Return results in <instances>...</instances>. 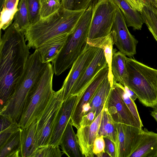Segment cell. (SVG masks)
I'll return each mask as SVG.
<instances>
[{"mask_svg": "<svg viewBox=\"0 0 157 157\" xmlns=\"http://www.w3.org/2000/svg\"><path fill=\"white\" fill-rule=\"evenodd\" d=\"M127 57L116 48L113 49L111 69L113 81L122 84L126 75Z\"/></svg>", "mask_w": 157, "mask_h": 157, "instance_id": "obj_24", "label": "cell"}, {"mask_svg": "<svg viewBox=\"0 0 157 157\" xmlns=\"http://www.w3.org/2000/svg\"><path fill=\"white\" fill-rule=\"evenodd\" d=\"M21 128L17 122H14L10 127L0 132V148L15 133Z\"/></svg>", "mask_w": 157, "mask_h": 157, "instance_id": "obj_35", "label": "cell"}, {"mask_svg": "<svg viewBox=\"0 0 157 157\" xmlns=\"http://www.w3.org/2000/svg\"><path fill=\"white\" fill-rule=\"evenodd\" d=\"M124 16L127 27L140 30L144 23L140 12L132 8L126 0H113Z\"/></svg>", "mask_w": 157, "mask_h": 157, "instance_id": "obj_23", "label": "cell"}, {"mask_svg": "<svg viewBox=\"0 0 157 157\" xmlns=\"http://www.w3.org/2000/svg\"><path fill=\"white\" fill-rule=\"evenodd\" d=\"M63 101L62 89L54 91L47 107L38 119L36 135L37 149L49 144L55 122Z\"/></svg>", "mask_w": 157, "mask_h": 157, "instance_id": "obj_8", "label": "cell"}, {"mask_svg": "<svg viewBox=\"0 0 157 157\" xmlns=\"http://www.w3.org/2000/svg\"><path fill=\"white\" fill-rule=\"evenodd\" d=\"M0 116L1 132L10 127L14 122L10 118L6 116L0 114Z\"/></svg>", "mask_w": 157, "mask_h": 157, "instance_id": "obj_39", "label": "cell"}, {"mask_svg": "<svg viewBox=\"0 0 157 157\" xmlns=\"http://www.w3.org/2000/svg\"><path fill=\"white\" fill-rule=\"evenodd\" d=\"M150 114L157 122V105L153 108V110L151 111Z\"/></svg>", "mask_w": 157, "mask_h": 157, "instance_id": "obj_43", "label": "cell"}, {"mask_svg": "<svg viewBox=\"0 0 157 157\" xmlns=\"http://www.w3.org/2000/svg\"><path fill=\"white\" fill-rule=\"evenodd\" d=\"M77 98V95L71 96L63 101L55 122L49 144L55 147L60 145L62 136L71 119Z\"/></svg>", "mask_w": 157, "mask_h": 157, "instance_id": "obj_15", "label": "cell"}, {"mask_svg": "<svg viewBox=\"0 0 157 157\" xmlns=\"http://www.w3.org/2000/svg\"><path fill=\"white\" fill-rule=\"evenodd\" d=\"M71 119L63 132L60 143L62 152L68 157H84L82 154Z\"/></svg>", "mask_w": 157, "mask_h": 157, "instance_id": "obj_19", "label": "cell"}, {"mask_svg": "<svg viewBox=\"0 0 157 157\" xmlns=\"http://www.w3.org/2000/svg\"><path fill=\"white\" fill-rule=\"evenodd\" d=\"M19 0H4L0 8V29L5 30L12 23Z\"/></svg>", "mask_w": 157, "mask_h": 157, "instance_id": "obj_26", "label": "cell"}, {"mask_svg": "<svg viewBox=\"0 0 157 157\" xmlns=\"http://www.w3.org/2000/svg\"><path fill=\"white\" fill-rule=\"evenodd\" d=\"M108 65L103 49L98 48L94 58L74 84L70 96L80 94L98 73Z\"/></svg>", "mask_w": 157, "mask_h": 157, "instance_id": "obj_14", "label": "cell"}, {"mask_svg": "<svg viewBox=\"0 0 157 157\" xmlns=\"http://www.w3.org/2000/svg\"><path fill=\"white\" fill-rule=\"evenodd\" d=\"M112 30L116 33V39L115 44L119 51L130 57L135 55L138 40L129 32L125 17L119 9Z\"/></svg>", "mask_w": 157, "mask_h": 157, "instance_id": "obj_13", "label": "cell"}, {"mask_svg": "<svg viewBox=\"0 0 157 157\" xmlns=\"http://www.w3.org/2000/svg\"><path fill=\"white\" fill-rule=\"evenodd\" d=\"M95 119V114L93 112H90L84 115L81 119L80 124V127H85L91 125Z\"/></svg>", "mask_w": 157, "mask_h": 157, "instance_id": "obj_38", "label": "cell"}, {"mask_svg": "<svg viewBox=\"0 0 157 157\" xmlns=\"http://www.w3.org/2000/svg\"><path fill=\"white\" fill-rule=\"evenodd\" d=\"M104 138L105 141V152L110 157H116L115 143L111 140Z\"/></svg>", "mask_w": 157, "mask_h": 157, "instance_id": "obj_37", "label": "cell"}, {"mask_svg": "<svg viewBox=\"0 0 157 157\" xmlns=\"http://www.w3.org/2000/svg\"><path fill=\"white\" fill-rule=\"evenodd\" d=\"M0 42V108L13 94L30 56L24 32L12 23Z\"/></svg>", "mask_w": 157, "mask_h": 157, "instance_id": "obj_1", "label": "cell"}, {"mask_svg": "<svg viewBox=\"0 0 157 157\" xmlns=\"http://www.w3.org/2000/svg\"><path fill=\"white\" fill-rule=\"evenodd\" d=\"M38 119L21 129V157H31L37 149L36 132Z\"/></svg>", "mask_w": 157, "mask_h": 157, "instance_id": "obj_20", "label": "cell"}, {"mask_svg": "<svg viewBox=\"0 0 157 157\" xmlns=\"http://www.w3.org/2000/svg\"><path fill=\"white\" fill-rule=\"evenodd\" d=\"M126 68L122 85L133 91L143 105L153 108L157 105V70L127 57Z\"/></svg>", "mask_w": 157, "mask_h": 157, "instance_id": "obj_4", "label": "cell"}, {"mask_svg": "<svg viewBox=\"0 0 157 157\" xmlns=\"http://www.w3.org/2000/svg\"><path fill=\"white\" fill-rule=\"evenodd\" d=\"M124 86L126 92L128 96L134 101H135L137 98V97L136 94L127 86Z\"/></svg>", "mask_w": 157, "mask_h": 157, "instance_id": "obj_41", "label": "cell"}, {"mask_svg": "<svg viewBox=\"0 0 157 157\" xmlns=\"http://www.w3.org/2000/svg\"><path fill=\"white\" fill-rule=\"evenodd\" d=\"M115 123L107 109L104 106L97 136H102L115 144L117 136Z\"/></svg>", "mask_w": 157, "mask_h": 157, "instance_id": "obj_25", "label": "cell"}, {"mask_svg": "<svg viewBox=\"0 0 157 157\" xmlns=\"http://www.w3.org/2000/svg\"><path fill=\"white\" fill-rule=\"evenodd\" d=\"M85 10L72 11L62 6L49 16L41 18L25 32L28 47L36 49L54 38L69 34Z\"/></svg>", "mask_w": 157, "mask_h": 157, "instance_id": "obj_2", "label": "cell"}, {"mask_svg": "<svg viewBox=\"0 0 157 157\" xmlns=\"http://www.w3.org/2000/svg\"><path fill=\"white\" fill-rule=\"evenodd\" d=\"M115 32L112 30L110 34L102 38L90 41L87 43L90 46L102 48L109 68L108 77L112 86L113 83V77L112 73L111 64L112 58L113 45L116 41Z\"/></svg>", "mask_w": 157, "mask_h": 157, "instance_id": "obj_22", "label": "cell"}, {"mask_svg": "<svg viewBox=\"0 0 157 157\" xmlns=\"http://www.w3.org/2000/svg\"></svg>", "mask_w": 157, "mask_h": 157, "instance_id": "obj_44", "label": "cell"}, {"mask_svg": "<svg viewBox=\"0 0 157 157\" xmlns=\"http://www.w3.org/2000/svg\"><path fill=\"white\" fill-rule=\"evenodd\" d=\"M21 129L15 133L0 148V157H21Z\"/></svg>", "mask_w": 157, "mask_h": 157, "instance_id": "obj_27", "label": "cell"}, {"mask_svg": "<svg viewBox=\"0 0 157 157\" xmlns=\"http://www.w3.org/2000/svg\"><path fill=\"white\" fill-rule=\"evenodd\" d=\"M109 71L108 65L98 73L84 90L78 96L71 117L72 125L77 129L80 127L81 119L89 103L101 83L108 75Z\"/></svg>", "mask_w": 157, "mask_h": 157, "instance_id": "obj_10", "label": "cell"}, {"mask_svg": "<svg viewBox=\"0 0 157 157\" xmlns=\"http://www.w3.org/2000/svg\"><path fill=\"white\" fill-rule=\"evenodd\" d=\"M143 1L144 4L157 9V0H143Z\"/></svg>", "mask_w": 157, "mask_h": 157, "instance_id": "obj_42", "label": "cell"}, {"mask_svg": "<svg viewBox=\"0 0 157 157\" xmlns=\"http://www.w3.org/2000/svg\"><path fill=\"white\" fill-rule=\"evenodd\" d=\"M93 6L86 9L73 31L68 35L56 59L52 62L54 74L59 76L71 67L84 50L92 18Z\"/></svg>", "mask_w": 157, "mask_h": 157, "instance_id": "obj_5", "label": "cell"}, {"mask_svg": "<svg viewBox=\"0 0 157 157\" xmlns=\"http://www.w3.org/2000/svg\"><path fill=\"white\" fill-rule=\"evenodd\" d=\"M130 157H157V133L143 129Z\"/></svg>", "mask_w": 157, "mask_h": 157, "instance_id": "obj_17", "label": "cell"}, {"mask_svg": "<svg viewBox=\"0 0 157 157\" xmlns=\"http://www.w3.org/2000/svg\"><path fill=\"white\" fill-rule=\"evenodd\" d=\"M69 34H64L54 38L37 49L43 63L52 62L56 59Z\"/></svg>", "mask_w": 157, "mask_h": 157, "instance_id": "obj_21", "label": "cell"}, {"mask_svg": "<svg viewBox=\"0 0 157 157\" xmlns=\"http://www.w3.org/2000/svg\"><path fill=\"white\" fill-rule=\"evenodd\" d=\"M98 48L87 44L84 50L73 63L61 87L63 101L70 96L74 84L94 58Z\"/></svg>", "mask_w": 157, "mask_h": 157, "instance_id": "obj_11", "label": "cell"}, {"mask_svg": "<svg viewBox=\"0 0 157 157\" xmlns=\"http://www.w3.org/2000/svg\"><path fill=\"white\" fill-rule=\"evenodd\" d=\"M62 152L59 146L55 147L48 144L38 147L31 157H61Z\"/></svg>", "mask_w": 157, "mask_h": 157, "instance_id": "obj_32", "label": "cell"}, {"mask_svg": "<svg viewBox=\"0 0 157 157\" xmlns=\"http://www.w3.org/2000/svg\"><path fill=\"white\" fill-rule=\"evenodd\" d=\"M114 82L118 87L124 101L133 115L140 128H142L143 125L134 101L131 98L127 93L124 89V86L123 85L119 82Z\"/></svg>", "mask_w": 157, "mask_h": 157, "instance_id": "obj_30", "label": "cell"}, {"mask_svg": "<svg viewBox=\"0 0 157 157\" xmlns=\"http://www.w3.org/2000/svg\"><path fill=\"white\" fill-rule=\"evenodd\" d=\"M105 107L115 123L124 124L142 128L124 101L118 87L114 82Z\"/></svg>", "mask_w": 157, "mask_h": 157, "instance_id": "obj_9", "label": "cell"}, {"mask_svg": "<svg viewBox=\"0 0 157 157\" xmlns=\"http://www.w3.org/2000/svg\"><path fill=\"white\" fill-rule=\"evenodd\" d=\"M103 112V109L91 125L80 127L77 129L76 135L78 143L84 157L94 156L93 151V144L97 136Z\"/></svg>", "mask_w": 157, "mask_h": 157, "instance_id": "obj_16", "label": "cell"}, {"mask_svg": "<svg viewBox=\"0 0 157 157\" xmlns=\"http://www.w3.org/2000/svg\"><path fill=\"white\" fill-rule=\"evenodd\" d=\"M112 86L108 75L96 90L89 103L84 115L92 112L95 113L96 118L103 110Z\"/></svg>", "mask_w": 157, "mask_h": 157, "instance_id": "obj_18", "label": "cell"}, {"mask_svg": "<svg viewBox=\"0 0 157 157\" xmlns=\"http://www.w3.org/2000/svg\"><path fill=\"white\" fill-rule=\"evenodd\" d=\"M105 145L103 136H97L93 144V151L94 155L98 157L109 156L105 152Z\"/></svg>", "mask_w": 157, "mask_h": 157, "instance_id": "obj_36", "label": "cell"}, {"mask_svg": "<svg viewBox=\"0 0 157 157\" xmlns=\"http://www.w3.org/2000/svg\"><path fill=\"white\" fill-rule=\"evenodd\" d=\"M140 13L144 23L157 42V9L144 4Z\"/></svg>", "mask_w": 157, "mask_h": 157, "instance_id": "obj_28", "label": "cell"}, {"mask_svg": "<svg viewBox=\"0 0 157 157\" xmlns=\"http://www.w3.org/2000/svg\"><path fill=\"white\" fill-rule=\"evenodd\" d=\"M54 74L52 65L48 63L44 73L29 95L18 123L21 128L28 126L38 119L47 107L54 92Z\"/></svg>", "mask_w": 157, "mask_h": 157, "instance_id": "obj_6", "label": "cell"}, {"mask_svg": "<svg viewBox=\"0 0 157 157\" xmlns=\"http://www.w3.org/2000/svg\"><path fill=\"white\" fill-rule=\"evenodd\" d=\"M93 6L87 43L110 34L119 9L113 0H98Z\"/></svg>", "mask_w": 157, "mask_h": 157, "instance_id": "obj_7", "label": "cell"}, {"mask_svg": "<svg viewBox=\"0 0 157 157\" xmlns=\"http://www.w3.org/2000/svg\"><path fill=\"white\" fill-rule=\"evenodd\" d=\"M133 9L140 12L144 5L143 0H126Z\"/></svg>", "mask_w": 157, "mask_h": 157, "instance_id": "obj_40", "label": "cell"}, {"mask_svg": "<svg viewBox=\"0 0 157 157\" xmlns=\"http://www.w3.org/2000/svg\"><path fill=\"white\" fill-rule=\"evenodd\" d=\"M47 64L42 62L37 49L30 55L13 94L0 108L1 114L9 117L13 122L19 121L29 93L43 75Z\"/></svg>", "mask_w": 157, "mask_h": 157, "instance_id": "obj_3", "label": "cell"}, {"mask_svg": "<svg viewBox=\"0 0 157 157\" xmlns=\"http://www.w3.org/2000/svg\"><path fill=\"white\" fill-rule=\"evenodd\" d=\"M98 0H61L62 6L72 11L86 10L94 5Z\"/></svg>", "mask_w": 157, "mask_h": 157, "instance_id": "obj_31", "label": "cell"}, {"mask_svg": "<svg viewBox=\"0 0 157 157\" xmlns=\"http://www.w3.org/2000/svg\"><path fill=\"white\" fill-rule=\"evenodd\" d=\"M14 16L13 23L20 30L25 33L30 25L26 0H20Z\"/></svg>", "mask_w": 157, "mask_h": 157, "instance_id": "obj_29", "label": "cell"}, {"mask_svg": "<svg viewBox=\"0 0 157 157\" xmlns=\"http://www.w3.org/2000/svg\"><path fill=\"white\" fill-rule=\"evenodd\" d=\"M117 136L115 143L116 157H130L143 129L126 124L116 123Z\"/></svg>", "mask_w": 157, "mask_h": 157, "instance_id": "obj_12", "label": "cell"}, {"mask_svg": "<svg viewBox=\"0 0 157 157\" xmlns=\"http://www.w3.org/2000/svg\"><path fill=\"white\" fill-rule=\"evenodd\" d=\"M40 4L42 18L52 14L62 6L61 0H40Z\"/></svg>", "mask_w": 157, "mask_h": 157, "instance_id": "obj_34", "label": "cell"}, {"mask_svg": "<svg viewBox=\"0 0 157 157\" xmlns=\"http://www.w3.org/2000/svg\"><path fill=\"white\" fill-rule=\"evenodd\" d=\"M30 25L38 21L41 18L40 0H26Z\"/></svg>", "mask_w": 157, "mask_h": 157, "instance_id": "obj_33", "label": "cell"}]
</instances>
